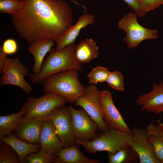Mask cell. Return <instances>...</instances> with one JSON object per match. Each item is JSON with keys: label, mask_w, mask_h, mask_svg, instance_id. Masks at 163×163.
Returning a JSON list of instances; mask_svg holds the SVG:
<instances>
[{"label": "cell", "mask_w": 163, "mask_h": 163, "mask_svg": "<svg viewBox=\"0 0 163 163\" xmlns=\"http://www.w3.org/2000/svg\"><path fill=\"white\" fill-rule=\"evenodd\" d=\"M68 102L60 95L47 92L39 98L30 97L26 100L27 108L24 116L44 121L48 120L50 113L56 108Z\"/></svg>", "instance_id": "cell-6"}, {"label": "cell", "mask_w": 163, "mask_h": 163, "mask_svg": "<svg viewBox=\"0 0 163 163\" xmlns=\"http://www.w3.org/2000/svg\"><path fill=\"white\" fill-rule=\"evenodd\" d=\"M28 74V69L21 62L18 58L11 59L7 57L0 79V86L14 85L29 95L32 89V86L24 78Z\"/></svg>", "instance_id": "cell-9"}, {"label": "cell", "mask_w": 163, "mask_h": 163, "mask_svg": "<svg viewBox=\"0 0 163 163\" xmlns=\"http://www.w3.org/2000/svg\"><path fill=\"white\" fill-rule=\"evenodd\" d=\"M99 90L94 85L85 87L84 94L75 101V105L82 108L97 124L99 130L106 132L109 129L104 120L99 100Z\"/></svg>", "instance_id": "cell-7"}, {"label": "cell", "mask_w": 163, "mask_h": 163, "mask_svg": "<svg viewBox=\"0 0 163 163\" xmlns=\"http://www.w3.org/2000/svg\"><path fill=\"white\" fill-rule=\"evenodd\" d=\"M124 1L139 17L145 15L146 13L142 10L139 0H123Z\"/></svg>", "instance_id": "cell-31"}, {"label": "cell", "mask_w": 163, "mask_h": 163, "mask_svg": "<svg viewBox=\"0 0 163 163\" xmlns=\"http://www.w3.org/2000/svg\"><path fill=\"white\" fill-rule=\"evenodd\" d=\"M132 141L130 145L138 154L139 163H161L156 157L149 140L146 129L134 126L131 129Z\"/></svg>", "instance_id": "cell-12"}, {"label": "cell", "mask_w": 163, "mask_h": 163, "mask_svg": "<svg viewBox=\"0 0 163 163\" xmlns=\"http://www.w3.org/2000/svg\"><path fill=\"white\" fill-rule=\"evenodd\" d=\"M0 140L11 146L17 153L19 163H23L25 157L28 154L38 152L41 148L40 145L30 143L17 138L13 133L0 137Z\"/></svg>", "instance_id": "cell-18"}, {"label": "cell", "mask_w": 163, "mask_h": 163, "mask_svg": "<svg viewBox=\"0 0 163 163\" xmlns=\"http://www.w3.org/2000/svg\"><path fill=\"white\" fill-rule=\"evenodd\" d=\"M4 0H0V1H4Z\"/></svg>", "instance_id": "cell-35"}, {"label": "cell", "mask_w": 163, "mask_h": 163, "mask_svg": "<svg viewBox=\"0 0 163 163\" xmlns=\"http://www.w3.org/2000/svg\"><path fill=\"white\" fill-rule=\"evenodd\" d=\"M141 8L146 13L163 5V0H139Z\"/></svg>", "instance_id": "cell-29"}, {"label": "cell", "mask_w": 163, "mask_h": 163, "mask_svg": "<svg viewBox=\"0 0 163 163\" xmlns=\"http://www.w3.org/2000/svg\"><path fill=\"white\" fill-rule=\"evenodd\" d=\"M1 47L3 52L6 55L13 54L15 53L18 50L16 42L12 39H8L5 40Z\"/></svg>", "instance_id": "cell-30"}, {"label": "cell", "mask_w": 163, "mask_h": 163, "mask_svg": "<svg viewBox=\"0 0 163 163\" xmlns=\"http://www.w3.org/2000/svg\"><path fill=\"white\" fill-rule=\"evenodd\" d=\"M135 102L142 111L155 114L163 113V81L154 84L151 91L139 96Z\"/></svg>", "instance_id": "cell-14"}, {"label": "cell", "mask_w": 163, "mask_h": 163, "mask_svg": "<svg viewBox=\"0 0 163 163\" xmlns=\"http://www.w3.org/2000/svg\"><path fill=\"white\" fill-rule=\"evenodd\" d=\"M79 145L62 149L56 155L54 163H99L101 161L90 159L80 151Z\"/></svg>", "instance_id": "cell-17"}, {"label": "cell", "mask_w": 163, "mask_h": 163, "mask_svg": "<svg viewBox=\"0 0 163 163\" xmlns=\"http://www.w3.org/2000/svg\"><path fill=\"white\" fill-rule=\"evenodd\" d=\"M43 121L23 116L13 133L17 138L26 142L40 145V134Z\"/></svg>", "instance_id": "cell-13"}, {"label": "cell", "mask_w": 163, "mask_h": 163, "mask_svg": "<svg viewBox=\"0 0 163 163\" xmlns=\"http://www.w3.org/2000/svg\"><path fill=\"white\" fill-rule=\"evenodd\" d=\"M75 141L76 144L83 146L88 153L96 154L97 151H106L113 154L130 145L132 138L131 133L109 129L91 141L83 142L75 139Z\"/></svg>", "instance_id": "cell-4"}, {"label": "cell", "mask_w": 163, "mask_h": 163, "mask_svg": "<svg viewBox=\"0 0 163 163\" xmlns=\"http://www.w3.org/2000/svg\"><path fill=\"white\" fill-rule=\"evenodd\" d=\"M55 157L56 155L49 154L41 148L38 152L27 155L23 163H50L53 162Z\"/></svg>", "instance_id": "cell-25"}, {"label": "cell", "mask_w": 163, "mask_h": 163, "mask_svg": "<svg viewBox=\"0 0 163 163\" xmlns=\"http://www.w3.org/2000/svg\"><path fill=\"white\" fill-rule=\"evenodd\" d=\"M40 142L41 148L51 155H56L63 148L54 125L50 120L43 121L40 132Z\"/></svg>", "instance_id": "cell-15"}, {"label": "cell", "mask_w": 163, "mask_h": 163, "mask_svg": "<svg viewBox=\"0 0 163 163\" xmlns=\"http://www.w3.org/2000/svg\"><path fill=\"white\" fill-rule=\"evenodd\" d=\"M21 8L11 15L13 26L30 44L50 39L56 42L72 26L73 13L63 0H22Z\"/></svg>", "instance_id": "cell-1"}, {"label": "cell", "mask_w": 163, "mask_h": 163, "mask_svg": "<svg viewBox=\"0 0 163 163\" xmlns=\"http://www.w3.org/2000/svg\"><path fill=\"white\" fill-rule=\"evenodd\" d=\"M76 45L74 43L60 50L53 47L43 62L39 73L28 74L31 82L41 84L50 75L72 69L81 71L82 66L75 57Z\"/></svg>", "instance_id": "cell-2"}, {"label": "cell", "mask_w": 163, "mask_h": 163, "mask_svg": "<svg viewBox=\"0 0 163 163\" xmlns=\"http://www.w3.org/2000/svg\"><path fill=\"white\" fill-rule=\"evenodd\" d=\"M94 15L92 14L84 13L79 18L76 23L66 30L55 42L56 49L60 50L73 44L82 29L94 23Z\"/></svg>", "instance_id": "cell-16"}, {"label": "cell", "mask_w": 163, "mask_h": 163, "mask_svg": "<svg viewBox=\"0 0 163 163\" xmlns=\"http://www.w3.org/2000/svg\"><path fill=\"white\" fill-rule=\"evenodd\" d=\"M0 163H19L18 156L9 145L0 140Z\"/></svg>", "instance_id": "cell-24"}, {"label": "cell", "mask_w": 163, "mask_h": 163, "mask_svg": "<svg viewBox=\"0 0 163 163\" xmlns=\"http://www.w3.org/2000/svg\"><path fill=\"white\" fill-rule=\"evenodd\" d=\"M102 0V1H104V0Z\"/></svg>", "instance_id": "cell-37"}, {"label": "cell", "mask_w": 163, "mask_h": 163, "mask_svg": "<svg viewBox=\"0 0 163 163\" xmlns=\"http://www.w3.org/2000/svg\"><path fill=\"white\" fill-rule=\"evenodd\" d=\"M23 3L22 1L18 0H5L0 1V13L11 15L21 8Z\"/></svg>", "instance_id": "cell-28"}, {"label": "cell", "mask_w": 163, "mask_h": 163, "mask_svg": "<svg viewBox=\"0 0 163 163\" xmlns=\"http://www.w3.org/2000/svg\"><path fill=\"white\" fill-rule=\"evenodd\" d=\"M137 16L135 14L129 13L123 16L117 23V28L126 33L123 40L131 49L138 46L144 40L156 39L158 37L156 30L144 27L140 25L137 21Z\"/></svg>", "instance_id": "cell-5"}, {"label": "cell", "mask_w": 163, "mask_h": 163, "mask_svg": "<svg viewBox=\"0 0 163 163\" xmlns=\"http://www.w3.org/2000/svg\"><path fill=\"white\" fill-rule=\"evenodd\" d=\"M25 103L18 112L11 114L0 116V137L8 136L14 131L27 110Z\"/></svg>", "instance_id": "cell-22"}, {"label": "cell", "mask_w": 163, "mask_h": 163, "mask_svg": "<svg viewBox=\"0 0 163 163\" xmlns=\"http://www.w3.org/2000/svg\"><path fill=\"white\" fill-rule=\"evenodd\" d=\"M68 107L72 114L73 132L75 139L87 142L96 137L99 129L87 113L82 107L75 109L70 105Z\"/></svg>", "instance_id": "cell-10"}, {"label": "cell", "mask_w": 163, "mask_h": 163, "mask_svg": "<svg viewBox=\"0 0 163 163\" xmlns=\"http://www.w3.org/2000/svg\"><path fill=\"white\" fill-rule=\"evenodd\" d=\"M78 71L70 69L48 76L43 82V91L60 95L74 103L85 93V87L78 79Z\"/></svg>", "instance_id": "cell-3"}, {"label": "cell", "mask_w": 163, "mask_h": 163, "mask_svg": "<svg viewBox=\"0 0 163 163\" xmlns=\"http://www.w3.org/2000/svg\"><path fill=\"white\" fill-rule=\"evenodd\" d=\"M149 140L152 145L156 157L163 163V130L152 122L147 125Z\"/></svg>", "instance_id": "cell-21"}, {"label": "cell", "mask_w": 163, "mask_h": 163, "mask_svg": "<svg viewBox=\"0 0 163 163\" xmlns=\"http://www.w3.org/2000/svg\"><path fill=\"white\" fill-rule=\"evenodd\" d=\"M48 119L53 124L63 148L76 144L73 132L72 114L68 106L64 105L56 108L49 115Z\"/></svg>", "instance_id": "cell-8"}, {"label": "cell", "mask_w": 163, "mask_h": 163, "mask_svg": "<svg viewBox=\"0 0 163 163\" xmlns=\"http://www.w3.org/2000/svg\"><path fill=\"white\" fill-rule=\"evenodd\" d=\"M106 82L110 87L115 90L122 91H124L123 77L118 71L110 72Z\"/></svg>", "instance_id": "cell-27"}, {"label": "cell", "mask_w": 163, "mask_h": 163, "mask_svg": "<svg viewBox=\"0 0 163 163\" xmlns=\"http://www.w3.org/2000/svg\"><path fill=\"white\" fill-rule=\"evenodd\" d=\"M110 71L105 67L98 66L93 68L88 74V83L97 84L106 82Z\"/></svg>", "instance_id": "cell-26"}, {"label": "cell", "mask_w": 163, "mask_h": 163, "mask_svg": "<svg viewBox=\"0 0 163 163\" xmlns=\"http://www.w3.org/2000/svg\"><path fill=\"white\" fill-rule=\"evenodd\" d=\"M109 163H136L139 162V156L130 145L125 146L115 153L107 152Z\"/></svg>", "instance_id": "cell-23"}, {"label": "cell", "mask_w": 163, "mask_h": 163, "mask_svg": "<svg viewBox=\"0 0 163 163\" xmlns=\"http://www.w3.org/2000/svg\"><path fill=\"white\" fill-rule=\"evenodd\" d=\"M99 100L104 120L109 128L131 133V129L114 104L110 91H100Z\"/></svg>", "instance_id": "cell-11"}, {"label": "cell", "mask_w": 163, "mask_h": 163, "mask_svg": "<svg viewBox=\"0 0 163 163\" xmlns=\"http://www.w3.org/2000/svg\"><path fill=\"white\" fill-rule=\"evenodd\" d=\"M157 124L156 125L159 128L163 130V123L161 122L160 120H156Z\"/></svg>", "instance_id": "cell-34"}, {"label": "cell", "mask_w": 163, "mask_h": 163, "mask_svg": "<svg viewBox=\"0 0 163 163\" xmlns=\"http://www.w3.org/2000/svg\"><path fill=\"white\" fill-rule=\"evenodd\" d=\"M19 0V1H22V0Z\"/></svg>", "instance_id": "cell-36"}, {"label": "cell", "mask_w": 163, "mask_h": 163, "mask_svg": "<svg viewBox=\"0 0 163 163\" xmlns=\"http://www.w3.org/2000/svg\"><path fill=\"white\" fill-rule=\"evenodd\" d=\"M99 48L92 39L82 40L76 45L74 55L77 61L81 64L88 63L97 57Z\"/></svg>", "instance_id": "cell-20"}, {"label": "cell", "mask_w": 163, "mask_h": 163, "mask_svg": "<svg viewBox=\"0 0 163 163\" xmlns=\"http://www.w3.org/2000/svg\"><path fill=\"white\" fill-rule=\"evenodd\" d=\"M54 41L50 39L45 40L30 44L28 51L33 56L34 62L32 69L34 74L40 72L44 58L54 45Z\"/></svg>", "instance_id": "cell-19"}, {"label": "cell", "mask_w": 163, "mask_h": 163, "mask_svg": "<svg viewBox=\"0 0 163 163\" xmlns=\"http://www.w3.org/2000/svg\"><path fill=\"white\" fill-rule=\"evenodd\" d=\"M6 55L3 52L2 47H0V75L2 74L7 58Z\"/></svg>", "instance_id": "cell-32"}, {"label": "cell", "mask_w": 163, "mask_h": 163, "mask_svg": "<svg viewBox=\"0 0 163 163\" xmlns=\"http://www.w3.org/2000/svg\"><path fill=\"white\" fill-rule=\"evenodd\" d=\"M70 1L73 3L74 4L76 5H79L81 6L82 8L84 10V12L86 13L87 12V8L84 5L81 4L77 2L75 0H69Z\"/></svg>", "instance_id": "cell-33"}]
</instances>
